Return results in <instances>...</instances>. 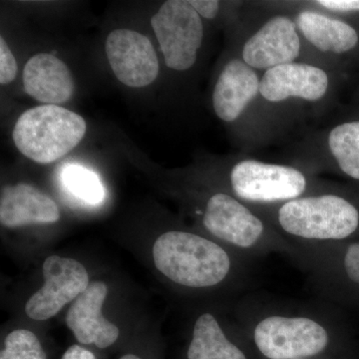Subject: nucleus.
Wrapping results in <instances>:
<instances>
[{"mask_svg": "<svg viewBox=\"0 0 359 359\" xmlns=\"http://www.w3.org/2000/svg\"><path fill=\"white\" fill-rule=\"evenodd\" d=\"M297 25L304 37L323 52L344 53L351 50L358 42L354 28L323 14L302 11L297 16Z\"/></svg>", "mask_w": 359, "mask_h": 359, "instance_id": "obj_17", "label": "nucleus"}, {"mask_svg": "<svg viewBox=\"0 0 359 359\" xmlns=\"http://www.w3.org/2000/svg\"><path fill=\"white\" fill-rule=\"evenodd\" d=\"M18 63L4 37H0V84L7 85L15 79Z\"/></svg>", "mask_w": 359, "mask_h": 359, "instance_id": "obj_21", "label": "nucleus"}, {"mask_svg": "<svg viewBox=\"0 0 359 359\" xmlns=\"http://www.w3.org/2000/svg\"><path fill=\"white\" fill-rule=\"evenodd\" d=\"M105 49L113 73L126 86L142 88L158 77L159 61L145 35L130 29L113 30L106 39Z\"/></svg>", "mask_w": 359, "mask_h": 359, "instance_id": "obj_9", "label": "nucleus"}, {"mask_svg": "<svg viewBox=\"0 0 359 359\" xmlns=\"http://www.w3.org/2000/svg\"><path fill=\"white\" fill-rule=\"evenodd\" d=\"M295 263L308 273L318 294L334 299L344 290L359 287V242L297 245Z\"/></svg>", "mask_w": 359, "mask_h": 359, "instance_id": "obj_7", "label": "nucleus"}, {"mask_svg": "<svg viewBox=\"0 0 359 359\" xmlns=\"http://www.w3.org/2000/svg\"><path fill=\"white\" fill-rule=\"evenodd\" d=\"M230 183L237 199L263 205L297 199L308 188V180L299 170L255 160L235 165Z\"/></svg>", "mask_w": 359, "mask_h": 359, "instance_id": "obj_5", "label": "nucleus"}, {"mask_svg": "<svg viewBox=\"0 0 359 359\" xmlns=\"http://www.w3.org/2000/svg\"><path fill=\"white\" fill-rule=\"evenodd\" d=\"M157 271L182 289L207 292L230 285H245L248 264L242 257L212 238L187 231H168L152 248Z\"/></svg>", "mask_w": 359, "mask_h": 359, "instance_id": "obj_2", "label": "nucleus"}, {"mask_svg": "<svg viewBox=\"0 0 359 359\" xmlns=\"http://www.w3.org/2000/svg\"><path fill=\"white\" fill-rule=\"evenodd\" d=\"M259 81L252 67L244 61L231 60L219 75L212 105L219 119L233 122L259 92Z\"/></svg>", "mask_w": 359, "mask_h": 359, "instance_id": "obj_16", "label": "nucleus"}, {"mask_svg": "<svg viewBox=\"0 0 359 359\" xmlns=\"http://www.w3.org/2000/svg\"><path fill=\"white\" fill-rule=\"evenodd\" d=\"M299 51L301 40L294 23L285 16H278L245 42L243 58L250 67L269 70L292 63Z\"/></svg>", "mask_w": 359, "mask_h": 359, "instance_id": "obj_12", "label": "nucleus"}, {"mask_svg": "<svg viewBox=\"0 0 359 359\" xmlns=\"http://www.w3.org/2000/svg\"><path fill=\"white\" fill-rule=\"evenodd\" d=\"M107 294V285L101 280H94L68 309L66 325L82 346L105 349L119 339V327L102 314Z\"/></svg>", "mask_w": 359, "mask_h": 359, "instance_id": "obj_10", "label": "nucleus"}, {"mask_svg": "<svg viewBox=\"0 0 359 359\" xmlns=\"http://www.w3.org/2000/svg\"><path fill=\"white\" fill-rule=\"evenodd\" d=\"M0 359H47V355L36 334L20 328L6 335Z\"/></svg>", "mask_w": 359, "mask_h": 359, "instance_id": "obj_20", "label": "nucleus"}, {"mask_svg": "<svg viewBox=\"0 0 359 359\" xmlns=\"http://www.w3.org/2000/svg\"><path fill=\"white\" fill-rule=\"evenodd\" d=\"M318 4L330 11H359V0H320Z\"/></svg>", "mask_w": 359, "mask_h": 359, "instance_id": "obj_23", "label": "nucleus"}, {"mask_svg": "<svg viewBox=\"0 0 359 359\" xmlns=\"http://www.w3.org/2000/svg\"><path fill=\"white\" fill-rule=\"evenodd\" d=\"M26 93L44 105L67 102L75 90L68 66L50 53H39L26 62L22 74Z\"/></svg>", "mask_w": 359, "mask_h": 359, "instance_id": "obj_14", "label": "nucleus"}, {"mask_svg": "<svg viewBox=\"0 0 359 359\" xmlns=\"http://www.w3.org/2000/svg\"><path fill=\"white\" fill-rule=\"evenodd\" d=\"M151 25L168 67L177 71L190 69L197 60L204 35L201 16L190 2H165L153 16Z\"/></svg>", "mask_w": 359, "mask_h": 359, "instance_id": "obj_6", "label": "nucleus"}, {"mask_svg": "<svg viewBox=\"0 0 359 359\" xmlns=\"http://www.w3.org/2000/svg\"><path fill=\"white\" fill-rule=\"evenodd\" d=\"M42 273L43 285L26 302L25 313L30 320H50L66 304L83 294L90 285L86 268L71 257L55 255L46 257Z\"/></svg>", "mask_w": 359, "mask_h": 359, "instance_id": "obj_8", "label": "nucleus"}, {"mask_svg": "<svg viewBox=\"0 0 359 359\" xmlns=\"http://www.w3.org/2000/svg\"><path fill=\"white\" fill-rule=\"evenodd\" d=\"M328 77L325 71L302 63H287L264 73L259 92L271 102H280L289 97L316 101L325 95Z\"/></svg>", "mask_w": 359, "mask_h": 359, "instance_id": "obj_13", "label": "nucleus"}, {"mask_svg": "<svg viewBox=\"0 0 359 359\" xmlns=\"http://www.w3.org/2000/svg\"><path fill=\"white\" fill-rule=\"evenodd\" d=\"M283 237L292 244H339L358 231L359 212L349 201L325 194L283 203L276 212Z\"/></svg>", "mask_w": 359, "mask_h": 359, "instance_id": "obj_3", "label": "nucleus"}, {"mask_svg": "<svg viewBox=\"0 0 359 359\" xmlns=\"http://www.w3.org/2000/svg\"><path fill=\"white\" fill-rule=\"evenodd\" d=\"M186 356L187 359H259L242 328L226 330L210 311L196 318Z\"/></svg>", "mask_w": 359, "mask_h": 359, "instance_id": "obj_11", "label": "nucleus"}, {"mask_svg": "<svg viewBox=\"0 0 359 359\" xmlns=\"http://www.w3.org/2000/svg\"><path fill=\"white\" fill-rule=\"evenodd\" d=\"M61 180L66 190L85 204H100L105 197V190L98 176L80 165L66 166L61 173Z\"/></svg>", "mask_w": 359, "mask_h": 359, "instance_id": "obj_19", "label": "nucleus"}, {"mask_svg": "<svg viewBox=\"0 0 359 359\" xmlns=\"http://www.w3.org/2000/svg\"><path fill=\"white\" fill-rule=\"evenodd\" d=\"M328 144L341 171L359 181V122L335 127L330 132Z\"/></svg>", "mask_w": 359, "mask_h": 359, "instance_id": "obj_18", "label": "nucleus"}, {"mask_svg": "<svg viewBox=\"0 0 359 359\" xmlns=\"http://www.w3.org/2000/svg\"><path fill=\"white\" fill-rule=\"evenodd\" d=\"M81 116L56 105H41L22 113L14 125L16 148L28 159L50 164L68 154L83 139Z\"/></svg>", "mask_w": 359, "mask_h": 359, "instance_id": "obj_4", "label": "nucleus"}, {"mask_svg": "<svg viewBox=\"0 0 359 359\" xmlns=\"http://www.w3.org/2000/svg\"><path fill=\"white\" fill-rule=\"evenodd\" d=\"M240 327L259 359L344 358L339 332L320 309L248 306Z\"/></svg>", "mask_w": 359, "mask_h": 359, "instance_id": "obj_1", "label": "nucleus"}, {"mask_svg": "<svg viewBox=\"0 0 359 359\" xmlns=\"http://www.w3.org/2000/svg\"><path fill=\"white\" fill-rule=\"evenodd\" d=\"M321 359H344V358H321Z\"/></svg>", "mask_w": 359, "mask_h": 359, "instance_id": "obj_26", "label": "nucleus"}, {"mask_svg": "<svg viewBox=\"0 0 359 359\" xmlns=\"http://www.w3.org/2000/svg\"><path fill=\"white\" fill-rule=\"evenodd\" d=\"M119 359H143L141 356L137 355V354L134 353H126L124 355H122Z\"/></svg>", "mask_w": 359, "mask_h": 359, "instance_id": "obj_25", "label": "nucleus"}, {"mask_svg": "<svg viewBox=\"0 0 359 359\" xmlns=\"http://www.w3.org/2000/svg\"><path fill=\"white\" fill-rule=\"evenodd\" d=\"M60 217L57 204L29 184H15L1 190L0 223L6 228L54 224Z\"/></svg>", "mask_w": 359, "mask_h": 359, "instance_id": "obj_15", "label": "nucleus"}, {"mask_svg": "<svg viewBox=\"0 0 359 359\" xmlns=\"http://www.w3.org/2000/svg\"><path fill=\"white\" fill-rule=\"evenodd\" d=\"M61 359H97L95 354L79 344H73L66 349Z\"/></svg>", "mask_w": 359, "mask_h": 359, "instance_id": "obj_24", "label": "nucleus"}, {"mask_svg": "<svg viewBox=\"0 0 359 359\" xmlns=\"http://www.w3.org/2000/svg\"><path fill=\"white\" fill-rule=\"evenodd\" d=\"M189 2L200 16L208 20H212L218 14L219 2L216 0H192Z\"/></svg>", "mask_w": 359, "mask_h": 359, "instance_id": "obj_22", "label": "nucleus"}]
</instances>
